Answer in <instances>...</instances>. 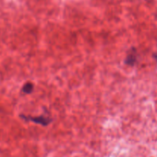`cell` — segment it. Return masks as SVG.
Returning <instances> with one entry per match:
<instances>
[{
    "mask_svg": "<svg viewBox=\"0 0 157 157\" xmlns=\"http://www.w3.org/2000/svg\"><path fill=\"white\" fill-rule=\"evenodd\" d=\"M154 57H155V58H156V61H157V55H154Z\"/></svg>",
    "mask_w": 157,
    "mask_h": 157,
    "instance_id": "obj_4",
    "label": "cell"
},
{
    "mask_svg": "<svg viewBox=\"0 0 157 157\" xmlns=\"http://www.w3.org/2000/svg\"><path fill=\"white\" fill-rule=\"evenodd\" d=\"M136 62V49L133 48L129 52L127 55V58H126V63L129 66H133Z\"/></svg>",
    "mask_w": 157,
    "mask_h": 157,
    "instance_id": "obj_2",
    "label": "cell"
},
{
    "mask_svg": "<svg viewBox=\"0 0 157 157\" xmlns=\"http://www.w3.org/2000/svg\"><path fill=\"white\" fill-rule=\"evenodd\" d=\"M21 118H24L26 120H30V121L33 122V123H37V124L42 125V126H48V124H50L52 119L48 117H44L43 115L38 117H31V116H25V115H21Z\"/></svg>",
    "mask_w": 157,
    "mask_h": 157,
    "instance_id": "obj_1",
    "label": "cell"
},
{
    "mask_svg": "<svg viewBox=\"0 0 157 157\" xmlns=\"http://www.w3.org/2000/svg\"><path fill=\"white\" fill-rule=\"evenodd\" d=\"M33 89H34L33 84L31 83H26L24 86H23L22 92H24V93L29 94V93H31L32 91H33Z\"/></svg>",
    "mask_w": 157,
    "mask_h": 157,
    "instance_id": "obj_3",
    "label": "cell"
}]
</instances>
